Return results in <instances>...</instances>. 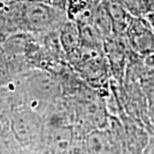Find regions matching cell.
<instances>
[{
	"mask_svg": "<svg viewBox=\"0 0 154 154\" xmlns=\"http://www.w3.org/2000/svg\"><path fill=\"white\" fill-rule=\"evenodd\" d=\"M147 22L149 23V25L151 26V28L153 29L154 31V13H151V14H148V15H146V16H145L143 17Z\"/></svg>",
	"mask_w": 154,
	"mask_h": 154,
	"instance_id": "30bf717a",
	"label": "cell"
},
{
	"mask_svg": "<svg viewBox=\"0 0 154 154\" xmlns=\"http://www.w3.org/2000/svg\"><path fill=\"white\" fill-rule=\"evenodd\" d=\"M133 17H142L143 0H121Z\"/></svg>",
	"mask_w": 154,
	"mask_h": 154,
	"instance_id": "5b68a950",
	"label": "cell"
},
{
	"mask_svg": "<svg viewBox=\"0 0 154 154\" xmlns=\"http://www.w3.org/2000/svg\"><path fill=\"white\" fill-rule=\"evenodd\" d=\"M145 57H146V63L150 67L154 68V51Z\"/></svg>",
	"mask_w": 154,
	"mask_h": 154,
	"instance_id": "9c48e42d",
	"label": "cell"
},
{
	"mask_svg": "<svg viewBox=\"0 0 154 154\" xmlns=\"http://www.w3.org/2000/svg\"><path fill=\"white\" fill-rule=\"evenodd\" d=\"M112 24L113 31L122 33L126 31L133 16L121 0H102Z\"/></svg>",
	"mask_w": 154,
	"mask_h": 154,
	"instance_id": "3957f363",
	"label": "cell"
},
{
	"mask_svg": "<svg viewBox=\"0 0 154 154\" xmlns=\"http://www.w3.org/2000/svg\"><path fill=\"white\" fill-rule=\"evenodd\" d=\"M125 33L130 46L141 56L154 51V31L143 17H133Z\"/></svg>",
	"mask_w": 154,
	"mask_h": 154,
	"instance_id": "6da1fadb",
	"label": "cell"
},
{
	"mask_svg": "<svg viewBox=\"0 0 154 154\" xmlns=\"http://www.w3.org/2000/svg\"><path fill=\"white\" fill-rule=\"evenodd\" d=\"M59 38L62 48L67 55H75L82 45L79 25L72 20L64 22L60 28Z\"/></svg>",
	"mask_w": 154,
	"mask_h": 154,
	"instance_id": "277c9868",
	"label": "cell"
},
{
	"mask_svg": "<svg viewBox=\"0 0 154 154\" xmlns=\"http://www.w3.org/2000/svg\"><path fill=\"white\" fill-rule=\"evenodd\" d=\"M151 13H154V0H143L142 1V17H145Z\"/></svg>",
	"mask_w": 154,
	"mask_h": 154,
	"instance_id": "ba28073f",
	"label": "cell"
},
{
	"mask_svg": "<svg viewBox=\"0 0 154 154\" xmlns=\"http://www.w3.org/2000/svg\"><path fill=\"white\" fill-rule=\"evenodd\" d=\"M2 7H4V5L2 3H0V8H2Z\"/></svg>",
	"mask_w": 154,
	"mask_h": 154,
	"instance_id": "8fae6325",
	"label": "cell"
},
{
	"mask_svg": "<svg viewBox=\"0 0 154 154\" xmlns=\"http://www.w3.org/2000/svg\"><path fill=\"white\" fill-rule=\"evenodd\" d=\"M39 1L46 4V5H49L51 6L61 9V10L66 11L67 9L66 0H39Z\"/></svg>",
	"mask_w": 154,
	"mask_h": 154,
	"instance_id": "52a82bcc",
	"label": "cell"
},
{
	"mask_svg": "<svg viewBox=\"0 0 154 154\" xmlns=\"http://www.w3.org/2000/svg\"><path fill=\"white\" fill-rule=\"evenodd\" d=\"M66 154H90V152L88 151L87 143L79 138H75V140L73 139V141Z\"/></svg>",
	"mask_w": 154,
	"mask_h": 154,
	"instance_id": "8992f818",
	"label": "cell"
},
{
	"mask_svg": "<svg viewBox=\"0 0 154 154\" xmlns=\"http://www.w3.org/2000/svg\"><path fill=\"white\" fill-rule=\"evenodd\" d=\"M73 138L70 127L51 124L48 130L45 131V153L66 154Z\"/></svg>",
	"mask_w": 154,
	"mask_h": 154,
	"instance_id": "7a4b0ae2",
	"label": "cell"
}]
</instances>
